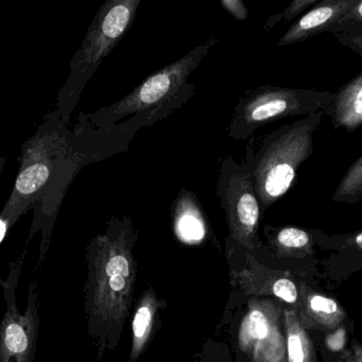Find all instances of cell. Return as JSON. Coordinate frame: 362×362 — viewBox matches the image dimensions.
<instances>
[{
  "label": "cell",
  "mask_w": 362,
  "mask_h": 362,
  "mask_svg": "<svg viewBox=\"0 0 362 362\" xmlns=\"http://www.w3.org/2000/svg\"><path fill=\"white\" fill-rule=\"evenodd\" d=\"M139 238L129 215H112L103 233L87 244L84 310L87 333L98 361L116 350L134 302Z\"/></svg>",
  "instance_id": "6da1fadb"
},
{
  "label": "cell",
  "mask_w": 362,
  "mask_h": 362,
  "mask_svg": "<svg viewBox=\"0 0 362 362\" xmlns=\"http://www.w3.org/2000/svg\"><path fill=\"white\" fill-rule=\"evenodd\" d=\"M325 113L281 125L259 140L247 142L244 161L250 168L253 187L262 215L282 199L297 182L298 171L315 151V134L320 129Z\"/></svg>",
  "instance_id": "7a4b0ae2"
},
{
  "label": "cell",
  "mask_w": 362,
  "mask_h": 362,
  "mask_svg": "<svg viewBox=\"0 0 362 362\" xmlns=\"http://www.w3.org/2000/svg\"><path fill=\"white\" fill-rule=\"evenodd\" d=\"M140 4L141 0H108L95 13L82 45L72 57L69 74L53 111L65 125H69L87 83L133 27Z\"/></svg>",
  "instance_id": "3957f363"
},
{
  "label": "cell",
  "mask_w": 362,
  "mask_h": 362,
  "mask_svg": "<svg viewBox=\"0 0 362 362\" xmlns=\"http://www.w3.org/2000/svg\"><path fill=\"white\" fill-rule=\"evenodd\" d=\"M218 40V36L213 35L181 59L151 74L122 99L95 112H80L76 119L95 129L110 128L125 120L127 116L171 101L187 86V80L194 70L198 68Z\"/></svg>",
  "instance_id": "277c9868"
},
{
  "label": "cell",
  "mask_w": 362,
  "mask_h": 362,
  "mask_svg": "<svg viewBox=\"0 0 362 362\" xmlns=\"http://www.w3.org/2000/svg\"><path fill=\"white\" fill-rule=\"evenodd\" d=\"M333 98L332 91L259 85L245 91L234 108L228 125L231 140H249L255 131L274 121L306 117L323 111Z\"/></svg>",
  "instance_id": "5b68a950"
},
{
  "label": "cell",
  "mask_w": 362,
  "mask_h": 362,
  "mask_svg": "<svg viewBox=\"0 0 362 362\" xmlns=\"http://www.w3.org/2000/svg\"><path fill=\"white\" fill-rule=\"evenodd\" d=\"M215 195L228 225V248L247 252L262 248L257 235L262 213L246 162L238 164L230 155L221 159Z\"/></svg>",
  "instance_id": "8992f818"
},
{
  "label": "cell",
  "mask_w": 362,
  "mask_h": 362,
  "mask_svg": "<svg viewBox=\"0 0 362 362\" xmlns=\"http://www.w3.org/2000/svg\"><path fill=\"white\" fill-rule=\"evenodd\" d=\"M27 253L25 248L18 259L10 261L8 276L6 278H0L6 305L0 322V362L35 361L40 324L37 283H30L23 314L19 310L16 301L17 287Z\"/></svg>",
  "instance_id": "52a82bcc"
},
{
  "label": "cell",
  "mask_w": 362,
  "mask_h": 362,
  "mask_svg": "<svg viewBox=\"0 0 362 362\" xmlns=\"http://www.w3.org/2000/svg\"><path fill=\"white\" fill-rule=\"evenodd\" d=\"M65 123L48 113L35 133L21 146L18 174L6 205L35 210L44 201L53 176V162Z\"/></svg>",
  "instance_id": "ba28073f"
},
{
  "label": "cell",
  "mask_w": 362,
  "mask_h": 362,
  "mask_svg": "<svg viewBox=\"0 0 362 362\" xmlns=\"http://www.w3.org/2000/svg\"><path fill=\"white\" fill-rule=\"evenodd\" d=\"M283 312L272 299H251L238 332V346L251 362H286Z\"/></svg>",
  "instance_id": "9c48e42d"
},
{
  "label": "cell",
  "mask_w": 362,
  "mask_h": 362,
  "mask_svg": "<svg viewBox=\"0 0 362 362\" xmlns=\"http://www.w3.org/2000/svg\"><path fill=\"white\" fill-rule=\"evenodd\" d=\"M358 0H320L316 6L296 19L278 40V46L300 44L325 33L340 17L348 13Z\"/></svg>",
  "instance_id": "30bf717a"
},
{
  "label": "cell",
  "mask_w": 362,
  "mask_h": 362,
  "mask_svg": "<svg viewBox=\"0 0 362 362\" xmlns=\"http://www.w3.org/2000/svg\"><path fill=\"white\" fill-rule=\"evenodd\" d=\"M171 216L174 234L182 244L198 246L212 236L202 203L193 191L185 187L172 203Z\"/></svg>",
  "instance_id": "8fae6325"
},
{
  "label": "cell",
  "mask_w": 362,
  "mask_h": 362,
  "mask_svg": "<svg viewBox=\"0 0 362 362\" xmlns=\"http://www.w3.org/2000/svg\"><path fill=\"white\" fill-rule=\"evenodd\" d=\"M295 310L306 331H335L346 318L344 307L336 300L306 285L300 286L299 303Z\"/></svg>",
  "instance_id": "7c38bea8"
},
{
  "label": "cell",
  "mask_w": 362,
  "mask_h": 362,
  "mask_svg": "<svg viewBox=\"0 0 362 362\" xmlns=\"http://www.w3.org/2000/svg\"><path fill=\"white\" fill-rule=\"evenodd\" d=\"M234 280L247 295H272L293 306V310L299 303V289L284 273L269 271L264 267H251L234 273Z\"/></svg>",
  "instance_id": "4fadbf2b"
},
{
  "label": "cell",
  "mask_w": 362,
  "mask_h": 362,
  "mask_svg": "<svg viewBox=\"0 0 362 362\" xmlns=\"http://www.w3.org/2000/svg\"><path fill=\"white\" fill-rule=\"evenodd\" d=\"M334 129L354 133L362 125V72L342 85L323 110Z\"/></svg>",
  "instance_id": "5bb4252c"
},
{
  "label": "cell",
  "mask_w": 362,
  "mask_h": 362,
  "mask_svg": "<svg viewBox=\"0 0 362 362\" xmlns=\"http://www.w3.org/2000/svg\"><path fill=\"white\" fill-rule=\"evenodd\" d=\"M165 302L159 299L152 287L144 291L134 312L132 321V348L129 361L135 362L144 354L150 344L159 310Z\"/></svg>",
  "instance_id": "9a60e30c"
},
{
  "label": "cell",
  "mask_w": 362,
  "mask_h": 362,
  "mask_svg": "<svg viewBox=\"0 0 362 362\" xmlns=\"http://www.w3.org/2000/svg\"><path fill=\"white\" fill-rule=\"evenodd\" d=\"M268 246L279 259H304L314 252L315 236L313 231L302 227H264Z\"/></svg>",
  "instance_id": "2e32d148"
},
{
  "label": "cell",
  "mask_w": 362,
  "mask_h": 362,
  "mask_svg": "<svg viewBox=\"0 0 362 362\" xmlns=\"http://www.w3.org/2000/svg\"><path fill=\"white\" fill-rule=\"evenodd\" d=\"M286 362H316L314 344L293 308L283 312Z\"/></svg>",
  "instance_id": "e0dca14e"
},
{
  "label": "cell",
  "mask_w": 362,
  "mask_h": 362,
  "mask_svg": "<svg viewBox=\"0 0 362 362\" xmlns=\"http://www.w3.org/2000/svg\"><path fill=\"white\" fill-rule=\"evenodd\" d=\"M332 199L336 203L362 205V154L346 170Z\"/></svg>",
  "instance_id": "ac0fdd59"
},
{
  "label": "cell",
  "mask_w": 362,
  "mask_h": 362,
  "mask_svg": "<svg viewBox=\"0 0 362 362\" xmlns=\"http://www.w3.org/2000/svg\"><path fill=\"white\" fill-rule=\"evenodd\" d=\"M325 33L334 35L358 36L362 34V0H358L356 4L348 13L335 21Z\"/></svg>",
  "instance_id": "d6986e66"
},
{
  "label": "cell",
  "mask_w": 362,
  "mask_h": 362,
  "mask_svg": "<svg viewBox=\"0 0 362 362\" xmlns=\"http://www.w3.org/2000/svg\"><path fill=\"white\" fill-rule=\"evenodd\" d=\"M319 1L320 0H293L281 14L270 17L264 29L267 30V31L272 29L281 18L284 19L285 23L298 19L300 15L308 11V9H312L313 6H316Z\"/></svg>",
  "instance_id": "ffe728a7"
},
{
  "label": "cell",
  "mask_w": 362,
  "mask_h": 362,
  "mask_svg": "<svg viewBox=\"0 0 362 362\" xmlns=\"http://www.w3.org/2000/svg\"><path fill=\"white\" fill-rule=\"evenodd\" d=\"M31 208L27 205H4L1 213H0V244L6 239L13 225L18 221V219L23 214L29 212Z\"/></svg>",
  "instance_id": "44dd1931"
},
{
  "label": "cell",
  "mask_w": 362,
  "mask_h": 362,
  "mask_svg": "<svg viewBox=\"0 0 362 362\" xmlns=\"http://www.w3.org/2000/svg\"><path fill=\"white\" fill-rule=\"evenodd\" d=\"M332 244H337L344 249L358 251L362 253V231L355 232L349 235L335 236L331 238Z\"/></svg>",
  "instance_id": "7402d4cb"
},
{
  "label": "cell",
  "mask_w": 362,
  "mask_h": 362,
  "mask_svg": "<svg viewBox=\"0 0 362 362\" xmlns=\"http://www.w3.org/2000/svg\"><path fill=\"white\" fill-rule=\"evenodd\" d=\"M219 4L236 21H244L249 17L248 8L242 0H221Z\"/></svg>",
  "instance_id": "603a6c76"
},
{
  "label": "cell",
  "mask_w": 362,
  "mask_h": 362,
  "mask_svg": "<svg viewBox=\"0 0 362 362\" xmlns=\"http://www.w3.org/2000/svg\"><path fill=\"white\" fill-rule=\"evenodd\" d=\"M338 43L362 57V34L358 36L336 35Z\"/></svg>",
  "instance_id": "cb8c5ba5"
},
{
  "label": "cell",
  "mask_w": 362,
  "mask_h": 362,
  "mask_svg": "<svg viewBox=\"0 0 362 362\" xmlns=\"http://www.w3.org/2000/svg\"><path fill=\"white\" fill-rule=\"evenodd\" d=\"M341 362H362V349L361 346H355L353 353L346 355Z\"/></svg>",
  "instance_id": "d4e9b609"
},
{
  "label": "cell",
  "mask_w": 362,
  "mask_h": 362,
  "mask_svg": "<svg viewBox=\"0 0 362 362\" xmlns=\"http://www.w3.org/2000/svg\"><path fill=\"white\" fill-rule=\"evenodd\" d=\"M6 157H0V174L4 171V166H6Z\"/></svg>",
  "instance_id": "484cf974"
}]
</instances>
